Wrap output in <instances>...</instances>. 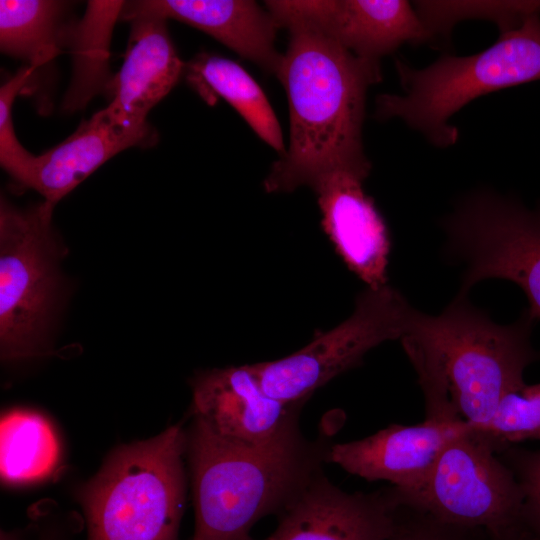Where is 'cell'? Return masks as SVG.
<instances>
[{
	"label": "cell",
	"instance_id": "cell-8",
	"mask_svg": "<svg viewBox=\"0 0 540 540\" xmlns=\"http://www.w3.org/2000/svg\"><path fill=\"white\" fill-rule=\"evenodd\" d=\"M412 306L394 287H366L353 313L336 327L318 332L304 347L274 361L249 364L263 390L286 405L305 403L335 377L359 366L378 345L400 340Z\"/></svg>",
	"mask_w": 540,
	"mask_h": 540
},
{
	"label": "cell",
	"instance_id": "cell-19",
	"mask_svg": "<svg viewBox=\"0 0 540 540\" xmlns=\"http://www.w3.org/2000/svg\"><path fill=\"white\" fill-rule=\"evenodd\" d=\"M124 5V1H89L81 21L68 28L66 43L72 50L74 69L63 100L67 112L83 108L108 87L110 39Z\"/></svg>",
	"mask_w": 540,
	"mask_h": 540
},
{
	"label": "cell",
	"instance_id": "cell-21",
	"mask_svg": "<svg viewBox=\"0 0 540 540\" xmlns=\"http://www.w3.org/2000/svg\"><path fill=\"white\" fill-rule=\"evenodd\" d=\"M1 477L13 484L49 476L60 458V445L50 422L37 412L14 409L0 425Z\"/></svg>",
	"mask_w": 540,
	"mask_h": 540
},
{
	"label": "cell",
	"instance_id": "cell-18",
	"mask_svg": "<svg viewBox=\"0 0 540 540\" xmlns=\"http://www.w3.org/2000/svg\"><path fill=\"white\" fill-rule=\"evenodd\" d=\"M188 81L206 100H226L254 132L282 155L285 146L277 117L261 87L238 63L210 53L196 55L185 71Z\"/></svg>",
	"mask_w": 540,
	"mask_h": 540
},
{
	"label": "cell",
	"instance_id": "cell-23",
	"mask_svg": "<svg viewBox=\"0 0 540 540\" xmlns=\"http://www.w3.org/2000/svg\"><path fill=\"white\" fill-rule=\"evenodd\" d=\"M498 454L503 449L529 440H540V382L507 392L492 417L473 427Z\"/></svg>",
	"mask_w": 540,
	"mask_h": 540
},
{
	"label": "cell",
	"instance_id": "cell-13",
	"mask_svg": "<svg viewBox=\"0 0 540 540\" xmlns=\"http://www.w3.org/2000/svg\"><path fill=\"white\" fill-rule=\"evenodd\" d=\"M472 425L465 420L390 424L358 440L330 444L326 463L367 481L384 480L400 492L418 488L445 446Z\"/></svg>",
	"mask_w": 540,
	"mask_h": 540
},
{
	"label": "cell",
	"instance_id": "cell-5",
	"mask_svg": "<svg viewBox=\"0 0 540 540\" xmlns=\"http://www.w3.org/2000/svg\"><path fill=\"white\" fill-rule=\"evenodd\" d=\"M180 425L116 449L78 493L87 540H178L185 500Z\"/></svg>",
	"mask_w": 540,
	"mask_h": 540
},
{
	"label": "cell",
	"instance_id": "cell-20",
	"mask_svg": "<svg viewBox=\"0 0 540 540\" xmlns=\"http://www.w3.org/2000/svg\"><path fill=\"white\" fill-rule=\"evenodd\" d=\"M66 3L51 0H1L0 48L34 70L51 62L66 43L62 24Z\"/></svg>",
	"mask_w": 540,
	"mask_h": 540
},
{
	"label": "cell",
	"instance_id": "cell-12",
	"mask_svg": "<svg viewBox=\"0 0 540 540\" xmlns=\"http://www.w3.org/2000/svg\"><path fill=\"white\" fill-rule=\"evenodd\" d=\"M192 389L195 417L220 437L250 446L284 434L298 423L304 404L286 405L270 397L249 364L204 371Z\"/></svg>",
	"mask_w": 540,
	"mask_h": 540
},
{
	"label": "cell",
	"instance_id": "cell-1",
	"mask_svg": "<svg viewBox=\"0 0 540 540\" xmlns=\"http://www.w3.org/2000/svg\"><path fill=\"white\" fill-rule=\"evenodd\" d=\"M283 28L289 43L276 77L289 102V145L273 163L264 189L311 188L336 172L368 177L362 128L367 91L381 80L379 62L359 58L309 26Z\"/></svg>",
	"mask_w": 540,
	"mask_h": 540
},
{
	"label": "cell",
	"instance_id": "cell-17",
	"mask_svg": "<svg viewBox=\"0 0 540 540\" xmlns=\"http://www.w3.org/2000/svg\"><path fill=\"white\" fill-rule=\"evenodd\" d=\"M138 3L166 19L193 26L277 76L282 54L275 48L278 28L268 10L248 0H145Z\"/></svg>",
	"mask_w": 540,
	"mask_h": 540
},
{
	"label": "cell",
	"instance_id": "cell-10",
	"mask_svg": "<svg viewBox=\"0 0 540 540\" xmlns=\"http://www.w3.org/2000/svg\"><path fill=\"white\" fill-rule=\"evenodd\" d=\"M266 8L278 28L309 26L359 58L379 62L402 44L433 40L413 4L404 0H274Z\"/></svg>",
	"mask_w": 540,
	"mask_h": 540
},
{
	"label": "cell",
	"instance_id": "cell-26",
	"mask_svg": "<svg viewBox=\"0 0 540 540\" xmlns=\"http://www.w3.org/2000/svg\"><path fill=\"white\" fill-rule=\"evenodd\" d=\"M498 456L515 474L524 495L522 518L540 539V449L512 445Z\"/></svg>",
	"mask_w": 540,
	"mask_h": 540
},
{
	"label": "cell",
	"instance_id": "cell-24",
	"mask_svg": "<svg viewBox=\"0 0 540 540\" xmlns=\"http://www.w3.org/2000/svg\"><path fill=\"white\" fill-rule=\"evenodd\" d=\"M34 69L21 68L0 89V162L19 183L22 182L35 155L17 140L12 122V106L16 95L27 85Z\"/></svg>",
	"mask_w": 540,
	"mask_h": 540
},
{
	"label": "cell",
	"instance_id": "cell-11",
	"mask_svg": "<svg viewBox=\"0 0 540 540\" xmlns=\"http://www.w3.org/2000/svg\"><path fill=\"white\" fill-rule=\"evenodd\" d=\"M399 505L393 486L348 493L321 470L277 515L275 530L261 540H387Z\"/></svg>",
	"mask_w": 540,
	"mask_h": 540
},
{
	"label": "cell",
	"instance_id": "cell-27",
	"mask_svg": "<svg viewBox=\"0 0 540 540\" xmlns=\"http://www.w3.org/2000/svg\"><path fill=\"white\" fill-rule=\"evenodd\" d=\"M487 540H540L523 518L500 530L487 533Z\"/></svg>",
	"mask_w": 540,
	"mask_h": 540
},
{
	"label": "cell",
	"instance_id": "cell-25",
	"mask_svg": "<svg viewBox=\"0 0 540 540\" xmlns=\"http://www.w3.org/2000/svg\"><path fill=\"white\" fill-rule=\"evenodd\" d=\"M483 532L472 528L442 522L414 507L401 504L396 521L387 540H480Z\"/></svg>",
	"mask_w": 540,
	"mask_h": 540
},
{
	"label": "cell",
	"instance_id": "cell-2",
	"mask_svg": "<svg viewBox=\"0 0 540 540\" xmlns=\"http://www.w3.org/2000/svg\"><path fill=\"white\" fill-rule=\"evenodd\" d=\"M533 324L526 311L512 324H498L459 293L438 315L413 308L400 341L418 376L425 419L485 425L540 360L530 339Z\"/></svg>",
	"mask_w": 540,
	"mask_h": 540
},
{
	"label": "cell",
	"instance_id": "cell-16",
	"mask_svg": "<svg viewBox=\"0 0 540 540\" xmlns=\"http://www.w3.org/2000/svg\"><path fill=\"white\" fill-rule=\"evenodd\" d=\"M151 140L154 134L149 125L125 122L107 106L83 121L67 139L35 156L21 184L55 205L117 153Z\"/></svg>",
	"mask_w": 540,
	"mask_h": 540
},
{
	"label": "cell",
	"instance_id": "cell-7",
	"mask_svg": "<svg viewBox=\"0 0 540 540\" xmlns=\"http://www.w3.org/2000/svg\"><path fill=\"white\" fill-rule=\"evenodd\" d=\"M54 204L22 210L0 204V346L4 360L38 354L58 288L63 255L52 226Z\"/></svg>",
	"mask_w": 540,
	"mask_h": 540
},
{
	"label": "cell",
	"instance_id": "cell-6",
	"mask_svg": "<svg viewBox=\"0 0 540 540\" xmlns=\"http://www.w3.org/2000/svg\"><path fill=\"white\" fill-rule=\"evenodd\" d=\"M441 226L446 255L464 265L459 294L483 280H508L526 295L529 318L540 321V206L528 209L478 189L461 198Z\"/></svg>",
	"mask_w": 540,
	"mask_h": 540
},
{
	"label": "cell",
	"instance_id": "cell-28",
	"mask_svg": "<svg viewBox=\"0 0 540 540\" xmlns=\"http://www.w3.org/2000/svg\"><path fill=\"white\" fill-rule=\"evenodd\" d=\"M40 540H60V536L56 531L50 530L42 533Z\"/></svg>",
	"mask_w": 540,
	"mask_h": 540
},
{
	"label": "cell",
	"instance_id": "cell-4",
	"mask_svg": "<svg viewBox=\"0 0 540 540\" xmlns=\"http://www.w3.org/2000/svg\"><path fill=\"white\" fill-rule=\"evenodd\" d=\"M402 94H382L376 117L398 118L432 145L455 144L458 130L450 119L483 95L540 79V12L500 33L487 49L469 55H444L425 68L396 60Z\"/></svg>",
	"mask_w": 540,
	"mask_h": 540
},
{
	"label": "cell",
	"instance_id": "cell-9",
	"mask_svg": "<svg viewBox=\"0 0 540 540\" xmlns=\"http://www.w3.org/2000/svg\"><path fill=\"white\" fill-rule=\"evenodd\" d=\"M397 493L401 504L486 533L522 518L524 495L515 474L473 426L445 446L418 488Z\"/></svg>",
	"mask_w": 540,
	"mask_h": 540
},
{
	"label": "cell",
	"instance_id": "cell-3",
	"mask_svg": "<svg viewBox=\"0 0 540 540\" xmlns=\"http://www.w3.org/2000/svg\"><path fill=\"white\" fill-rule=\"evenodd\" d=\"M186 435L192 540H251L256 522L278 515L323 470L330 446L305 438L299 423L261 446L224 439L197 417Z\"/></svg>",
	"mask_w": 540,
	"mask_h": 540
},
{
	"label": "cell",
	"instance_id": "cell-22",
	"mask_svg": "<svg viewBox=\"0 0 540 540\" xmlns=\"http://www.w3.org/2000/svg\"><path fill=\"white\" fill-rule=\"evenodd\" d=\"M413 6L433 39L462 20H490L502 33L540 12V1H416Z\"/></svg>",
	"mask_w": 540,
	"mask_h": 540
},
{
	"label": "cell",
	"instance_id": "cell-15",
	"mask_svg": "<svg viewBox=\"0 0 540 540\" xmlns=\"http://www.w3.org/2000/svg\"><path fill=\"white\" fill-rule=\"evenodd\" d=\"M121 17L131 23V31L123 64L107 87L112 95L108 106L121 120L145 126L149 111L176 85L185 64L164 16L133 1L125 2Z\"/></svg>",
	"mask_w": 540,
	"mask_h": 540
},
{
	"label": "cell",
	"instance_id": "cell-14",
	"mask_svg": "<svg viewBox=\"0 0 540 540\" xmlns=\"http://www.w3.org/2000/svg\"><path fill=\"white\" fill-rule=\"evenodd\" d=\"M367 177L336 172L318 180L311 189L322 214V227L336 252L367 287L387 283L391 240L387 225L366 194Z\"/></svg>",
	"mask_w": 540,
	"mask_h": 540
}]
</instances>
